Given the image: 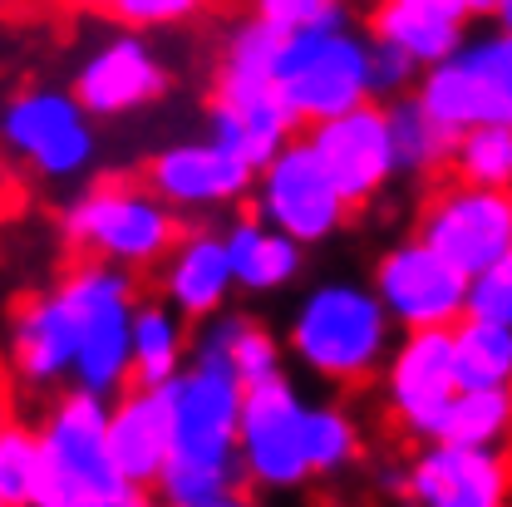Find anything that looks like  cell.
<instances>
[{
	"mask_svg": "<svg viewBox=\"0 0 512 507\" xmlns=\"http://www.w3.org/2000/svg\"><path fill=\"white\" fill-rule=\"evenodd\" d=\"M453 370H458V389L512 384V325L463 316L453 325Z\"/></svg>",
	"mask_w": 512,
	"mask_h": 507,
	"instance_id": "cell-22",
	"label": "cell"
},
{
	"mask_svg": "<svg viewBox=\"0 0 512 507\" xmlns=\"http://www.w3.org/2000/svg\"><path fill=\"white\" fill-rule=\"evenodd\" d=\"M64 10H109V0H55Z\"/></svg>",
	"mask_w": 512,
	"mask_h": 507,
	"instance_id": "cell-34",
	"label": "cell"
},
{
	"mask_svg": "<svg viewBox=\"0 0 512 507\" xmlns=\"http://www.w3.org/2000/svg\"><path fill=\"white\" fill-rule=\"evenodd\" d=\"M512 439V384L458 389L429 444H508Z\"/></svg>",
	"mask_w": 512,
	"mask_h": 507,
	"instance_id": "cell-23",
	"label": "cell"
},
{
	"mask_svg": "<svg viewBox=\"0 0 512 507\" xmlns=\"http://www.w3.org/2000/svg\"><path fill=\"white\" fill-rule=\"evenodd\" d=\"M389 138H394V168L399 173H439V168H448L453 133L434 124L419 99L389 104Z\"/></svg>",
	"mask_w": 512,
	"mask_h": 507,
	"instance_id": "cell-25",
	"label": "cell"
},
{
	"mask_svg": "<svg viewBox=\"0 0 512 507\" xmlns=\"http://www.w3.org/2000/svg\"><path fill=\"white\" fill-rule=\"evenodd\" d=\"M458 394L453 370V325L409 330L399 355L389 360V414L409 439H434L444 409Z\"/></svg>",
	"mask_w": 512,
	"mask_h": 507,
	"instance_id": "cell-12",
	"label": "cell"
},
{
	"mask_svg": "<svg viewBox=\"0 0 512 507\" xmlns=\"http://www.w3.org/2000/svg\"><path fill=\"white\" fill-rule=\"evenodd\" d=\"M256 15L281 25V30H301V25H320L340 15V0H256Z\"/></svg>",
	"mask_w": 512,
	"mask_h": 507,
	"instance_id": "cell-32",
	"label": "cell"
},
{
	"mask_svg": "<svg viewBox=\"0 0 512 507\" xmlns=\"http://www.w3.org/2000/svg\"><path fill=\"white\" fill-rule=\"evenodd\" d=\"M10 350H15V370L30 384L74 380L79 325H74V311H69V301L60 296V286L45 291V296H25L15 306Z\"/></svg>",
	"mask_w": 512,
	"mask_h": 507,
	"instance_id": "cell-18",
	"label": "cell"
},
{
	"mask_svg": "<svg viewBox=\"0 0 512 507\" xmlns=\"http://www.w3.org/2000/svg\"><path fill=\"white\" fill-rule=\"evenodd\" d=\"M212 345L227 355V365L237 370V380L247 384H261L271 380V375H281V360H276V340L252 325V320H227V325H217L212 330Z\"/></svg>",
	"mask_w": 512,
	"mask_h": 507,
	"instance_id": "cell-28",
	"label": "cell"
},
{
	"mask_svg": "<svg viewBox=\"0 0 512 507\" xmlns=\"http://www.w3.org/2000/svg\"><path fill=\"white\" fill-rule=\"evenodd\" d=\"M478 188H512V124H473L453 138L448 168Z\"/></svg>",
	"mask_w": 512,
	"mask_h": 507,
	"instance_id": "cell-24",
	"label": "cell"
},
{
	"mask_svg": "<svg viewBox=\"0 0 512 507\" xmlns=\"http://www.w3.org/2000/svg\"><path fill=\"white\" fill-rule=\"evenodd\" d=\"M109 453L133 488L153 493L168 453H173V409H168V384L128 380L119 389V404L109 414Z\"/></svg>",
	"mask_w": 512,
	"mask_h": 507,
	"instance_id": "cell-15",
	"label": "cell"
},
{
	"mask_svg": "<svg viewBox=\"0 0 512 507\" xmlns=\"http://www.w3.org/2000/svg\"><path fill=\"white\" fill-rule=\"evenodd\" d=\"M242 394L247 384L227 365V355L202 345L188 375L168 380L173 409V453L158 478V493L183 507H227L247 498V463H242Z\"/></svg>",
	"mask_w": 512,
	"mask_h": 507,
	"instance_id": "cell-1",
	"label": "cell"
},
{
	"mask_svg": "<svg viewBox=\"0 0 512 507\" xmlns=\"http://www.w3.org/2000/svg\"><path fill=\"white\" fill-rule=\"evenodd\" d=\"M227 261H232V281L252 286V291H271L281 281L296 276L301 266V242L286 237L276 222H266L261 212H247L232 232H227Z\"/></svg>",
	"mask_w": 512,
	"mask_h": 507,
	"instance_id": "cell-20",
	"label": "cell"
},
{
	"mask_svg": "<svg viewBox=\"0 0 512 507\" xmlns=\"http://www.w3.org/2000/svg\"><path fill=\"white\" fill-rule=\"evenodd\" d=\"M0 507H5V503H0Z\"/></svg>",
	"mask_w": 512,
	"mask_h": 507,
	"instance_id": "cell-36",
	"label": "cell"
},
{
	"mask_svg": "<svg viewBox=\"0 0 512 507\" xmlns=\"http://www.w3.org/2000/svg\"><path fill=\"white\" fill-rule=\"evenodd\" d=\"M419 5L448 10V15H458V20H468V15H488V10H493V0H419Z\"/></svg>",
	"mask_w": 512,
	"mask_h": 507,
	"instance_id": "cell-33",
	"label": "cell"
},
{
	"mask_svg": "<svg viewBox=\"0 0 512 507\" xmlns=\"http://www.w3.org/2000/svg\"><path fill=\"white\" fill-rule=\"evenodd\" d=\"M306 458H311V478L340 473L360 458V434L345 414L335 409H306Z\"/></svg>",
	"mask_w": 512,
	"mask_h": 507,
	"instance_id": "cell-29",
	"label": "cell"
},
{
	"mask_svg": "<svg viewBox=\"0 0 512 507\" xmlns=\"http://www.w3.org/2000/svg\"><path fill=\"white\" fill-rule=\"evenodd\" d=\"M468 316L512 325V247L498 256L488 271H478V276L468 281Z\"/></svg>",
	"mask_w": 512,
	"mask_h": 507,
	"instance_id": "cell-30",
	"label": "cell"
},
{
	"mask_svg": "<svg viewBox=\"0 0 512 507\" xmlns=\"http://www.w3.org/2000/svg\"><path fill=\"white\" fill-rule=\"evenodd\" d=\"M183 330L163 306H133V380L168 384L178 375Z\"/></svg>",
	"mask_w": 512,
	"mask_h": 507,
	"instance_id": "cell-26",
	"label": "cell"
},
{
	"mask_svg": "<svg viewBox=\"0 0 512 507\" xmlns=\"http://www.w3.org/2000/svg\"><path fill=\"white\" fill-rule=\"evenodd\" d=\"M375 40L414 55L419 64H439L458 50L463 20L434 5H419V0H384L375 10Z\"/></svg>",
	"mask_w": 512,
	"mask_h": 507,
	"instance_id": "cell-21",
	"label": "cell"
},
{
	"mask_svg": "<svg viewBox=\"0 0 512 507\" xmlns=\"http://www.w3.org/2000/svg\"><path fill=\"white\" fill-rule=\"evenodd\" d=\"M419 104L453 138L473 124H512V30L439 60L419 89Z\"/></svg>",
	"mask_w": 512,
	"mask_h": 507,
	"instance_id": "cell-6",
	"label": "cell"
},
{
	"mask_svg": "<svg viewBox=\"0 0 512 507\" xmlns=\"http://www.w3.org/2000/svg\"><path fill=\"white\" fill-rule=\"evenodd\" d=\"M311 128H316L311 143H316L320 163L330 168L335 188L345 192L350 207H365L399 173L394 168V138H389V109L355 104V109L330 114Z\"/></svg>",
	"mask_w": 512,
	"mask_h": 507,
	"instance_id": "cell-13",
	"label": "cell"
},
{
	"mask_svg": "<svg viewBox=\"0 0 512 507\" xmlns=\"http://www.w3.org/2000/svg\"><path fill=\"white\" fill-rule=\"evenodd\" d=\"M148 183L104 178L64 212V237L74 256L114 261V266H153L158 256L183 247V222L168 212Z\"/></svg>",
	"mask_w": 512,
	"mask_h": 507,
	"instance_id": "cell-3",
	"label": "cell"
},
{
	"mask_svg": "<svg viewBox=\"0 0 512 507\" xmlns=\"http://www.w3.org/2000/svg\"><path fill=\"white\" fill-rule=\"evenodd\" d=\"M202 5H207V0H109L104 15L124 20L133 30H153V25H178V20H188Z\"/></svg>",
	"mask_w": 512,
	"mask_h": 507,
	"instance_id": "cell-31",
	"label": "cell"
},
{
	"mask_svg": "<svg viewBox=\"0 0 512 507\" xmlns=\"http://www.w3.org/2000/svg\"><path fill=\"white\" fill-rule=\"evenodd\" d=\"M242 463L261 488H296L311 478L306 458V409L281 375L242 394Z\"/></svg>",
	"mask_w": 512,
	"mask_h": 507,
	"instance_id": "cell-11",
	"label": "cell"
},
{
	"mask_svg": "<svg viewBox=\"0 0 512 507\" xmlns=\"http://www.w3.org/2000/svg\"><path fill=\"white\" fill-rule=\"evenodd\" d=\"M256 212L306 247V242L330 237L345 222L350 202H345V192L335 188L330 168L320 163L316 143L306 138V143H286L261 168V202H256Z\"/></svg>",
	"mask_w": 512,
	"mask_h": 507,
	"instance_id": "cell-8",
	"label": "cell"
},
{
	"mask_svg": "<svg viewBox=\"0 0 512 507\" xmlns=\"http://www.w3.org/2000/svg\"><path fill=\"white\" fill-rule=\"evenodd\" d=\"M168 89V69L158 64V55L143 45V40H114L104 45L94 60L79 69L74 79V99L94 114V119H119L133 114L153 99H163Z\"/></svg>",
	"mask_w": 512,
	"mask_h": 507,
	"instance_id": "cell-17",
	"label": "cell"
},
{
	"mask_svg": "<svg viewBox=\"0 0 512 507\" xmlns=\"http://www.w3.org/2000/svg\"><path fill=\"white\" fill-rule=\"evenodd\" d=\"M409 498L429 507H493L512 493L508 444H429L409 468Z\"/></svg>",
	"mask_w": 512,
	"mask_h": 507,
	"instance_id": "cell-14",
	"label": "cell"
},
{
	"mask_svg": "<svg viewBox=\"0 0 512 507\" xmlns=\"http://www.w3.org/2000/svg\"><path fill=\"white\" fill-rule=\"evenodd\" d=\"M232 286V261H227V237H212V232H192L183 237V252L173 247L168 261V296L183 316L202 320L222 306Z\"/></svg>",
	"mask_w": 512,
	"mask_h": 507,
	"instance_id": "cell-19",
	"label": "cell"
},
{
	"mask_svg": "<svg viewBox=\"0 0 512 507\" xmlns=\"http://www.w3.org/2000/svg\"><path fill=\"white\" fill-rule=\"evenodd\" d=\"M276 84L296 124H320L330 114H345L365 104V94L375 89L370 45L345 30V15L286 30L276 50Z\"/></svg>",
	"mask_w": 512,
	"mask_h": 507,
	"instance_id": "cell-4",
	"label": "cell"
},
{
	"mask_svg": "<svg viewBox=\"0 0 512 507\" xmlns=\"http://www.w3.org/2000/svg\"><path fill=\"white\" fill-rule=\"evenodd\" d=\"M40 488H45V453H40V434L5 424L0 429V503L5 507H40Z\"/></svg>",
	"mask_w": 512,
	"mask_h": 507,
	"instance_id": "cell-27",
	"label": "cell"
},
{
	"mask_svg": "<svg viewBox=\"0 0 512 507\" xmlns=\"http://www.w3.org/2000/svg\"><path fill=\"white\" fill-rule=\"evenodd\" d=\"M384 330L389 311L380 296H365L355 286H325L301 306L291 345L316 375L335 384H360L384 360Z\"/></svg>",
	"mask_w": 512,
	"mask_h": 507,
	"instance_id": "cell-5",
	"label": "cell"
},
{
	"mask_svg": "<svg viewBox=\"0 0 512 507\" xmlns=\"http://www.w3.org/2000/svg\"><path fill=\"white\" fill-rule=\"evenodd\" d=\"M375 291H380L389 320H399L404 330L458 325L468 316V276L419 237L384 256L375 271Z\"/></svg>",
	"mask_w": 512,
	"mask_h": 507,
	"instance_id": "cell-9",
	"label": "cell"
},
{
	"mask_svg": "<svg viewBox=\"0 0 512 507\" xmlns=\"http://www.w3.org/2000/svg\"><path fill=\"white\" fill-rule=\"evenodd\" d=\"M0 138L10 143V153H20L45 178L79 173L89 163V153H94L89 109L74 94H55V89L15 94L5 104V114H0Z\"/></svg>",
	"mask_w": 512,
	"mask_h": 507,
	"instance_id": "cell-10",
	"label": "cell"
},
{
	"mask_svg": "<svg viewBox=\"0 0 512 507\" xmlns=\"http://www.w3.org/2000/svg\"><path fill=\"white\" fill-rule=\"evenodd\" d=\"M419 242L444 252L468 281L488 271L512 247V197L503 188H478L448 173L419 212Z\"/></svg>",
	"mask_w": 512,
	"mask_h": 507,
	"instance_id": "cell-7",
	"label": "cell"
},
{
	"mask_svg": "<svg viewBox=\"0 0 512 507\" xmlns=\"http://www.w3.org/2000/svg\"><path fill=\"white\" fill-rule=\"evenodd\" d=\"M256 168L232 153L227 143L207 138V143H178L168 153H158L143 173V183L173 207H192V202H237L252 188Z\"/></svg>",
	"mask_w": 512,
	"mask_h": 507,
	"instance_id": "cell-16",
	"label": "cell"
},
{
	"mask_svg": "<svg viewBox=\"0 0 512 507\" xmlns=\"http://www.w3.org/2000/svg\"><path fill=\"white\" fill-rule=\"evenodd\" d=\"M493 15H498L503 30H512V0H493Z\"/></svg>",
	"mask_w": 512,
	"mask_h": 507,
	"instance_id": "cell-35",
	"label": "cell"
},
{
	"mask_svg": "<svg viewBox=\"0 0 512 507\" xmlns=\"http://www.w3.org/2000/svg\"><path fill=\"white\" fill-rule=\"evenodd\" d=\"M45 453V488L40 507H138L148 503L143 488H133L114 453H109V409L104 394L74 389L55 404V414L40 429Z\"/></svg>",
	"mask_w": 512,
	"mask_h": 507,
	"instance_id": "cell-2",
	"label": "cell"
}]
</instances>
